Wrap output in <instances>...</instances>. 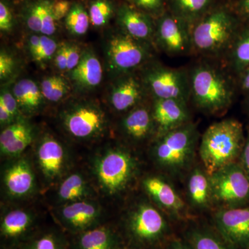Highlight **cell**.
Instances as JSON below:
<instances>
[{"label": "cell", "instance_id": "6da1fadb", "mask_svg": "<svg viewBox=\"0 0 249 249\" xmlns=\"http://www.w3.org/2000/svg\"><path fill=\"white\" fill-rule=\"evenodd\" d=\"M190 101L210 114L224 112L231 106L237 83L231 75L208 62H200L188 70Z\"/></svg>", "mask_w": 249, "mask_h": 249}, {"label": "cell", "instance_id": "7a4b0ae2", "mask_svg": "<svg viewBox=\"0 0 249 249\" xmlns=\"http://www.w3.org/2000/svg\"><path fill=\"white\" fill-rule=\"evenodd\" d=\"M246 136L240 121L227 119L213 124L199 141V155L209 175L237 162L245 145Z\"/></svg>", "mask_w": 249, "mask_h": 249}, {"label": "cell", "instance_id": "3957f363", "mask_svg": "<svg viewBox=\"0 0 249 249\" xmlns=\"http://www.w3.org/2000/svg\"><path fill=\"white\" fill-rule=\"evenodd\" d=\"M241 29L227 10L206 14L191 26L193 52L208 58L225 57Z\"/></svg>", "mask_w": 249, "mask_h": 249}, {"label": "cell", "instance_id": "277c9868", "mask_svg": "<svg viewBox=\"0 0 249 249\" xmlns=\"http://www.w3.org/2000/svg\"><path fill=\"white\" fill-rule=\"evenodd\" d=\"M196 124L191 122L156 137L152 155L156 164L173 176L190 171L199 143Z\"/></svg>", "mask_w": 249, "mask_h": 249}, {"label": "cell", "instance_id": "5b68a950", "mask_svg": "<svg viewBox=\"0 0 249 249\" xmlns=\"http://www.w3.org/2000/svg\"><path fill=\"white\" fill-rule=\"evenodd\" d=\"M106 55L109 71L119 77L142 70L149 63L152 57V45L135 40L119 30L108 37Z\"/></svg>", "mask_w": 249, "mask_h": 249}, {"label": "cell", "instance_id": "8992f818", "mask_svg": "<svg viewBox=\"0 0 249 249\" xmlns=\"http://www.w3.org/2000/svg\"><path fill=\"white\" fill-rule=\"evenodd\" d=\"M126 231L134 245L147 248L164 242L170 235V227L161 211L150 203L141 202L129 213Z\"/></svg>", "mask_w": 249, "mask_h": 249}, {"label": "cell", "instance_id": "52a82bcc", "mask_svg": "<svg viewBox=\"0 0 249 249\" xmlns=\"http://www.w3.org/2000/svg\"><path fill=\"white\" fill-rule=\"evenodd\" d=\"M139 76L152 99H177L189 102L188 70L150 62L142 67Z\"/></svg>", "mask_w": 249, "mask_h": 249}, {"label": "cell", "instance_id": "ba28073f", "mask_svg": "<svg viewBox=\"0 0 249 249\" xmlns=\"http://www.w3.org/2000/svg\"><path fill=\"white\" fill-rule=\"evenodd\" d=\"M213 206L218 209L243 207L249 203V178L238 161L210 175Z\"/></svg>", "mask_w": 249, "mask_h": 249}, {"label": "cell", "instance_id": "9c48e42d", "mask_svg": "<svg viewBox=\"0 0 249 249\" xmlns=\"http://www.w3.org/2000/svg\"><path fill=\"white\" fill-rule=\"evenodd\" d=\"M62 124L69 134L79 140H90L102 135L106 128V114L95 102L72 103L62 112Z\"/></svg>", "mask_w": 249, "mask_h": 249}, {"label": "cell", "instance_id": "30bf717a", "mask_svg": "<svg viewBox=\"0 0 249 249\" xmlns=\"http://www.w3.org/2000/svg\"><path fill=\"white\" fill-rule=\"evenodd\" d=\"M136 170L135 160L122 149H113L106 152L96 164L98 181L110 194L124 191L133 179Z\"/></svg>", "mask_w": 249, "mask_h": 249}, {"label": "cell", "instance_id": "8fae6325", "mask_svg": "<svg viewBox=\"0 0 249 249\" xmlns=\"http://www.w3.org/2000/svg\"><path fill=\"white\" fill-rule=\"evenodd\" d=\"M153 45L168 56H183L191 53V24L172 13L161 15L155 22Z\"/></svg>", "mask_w": 249, "mask_h": 249}, {"label": "cell", "instance_id": "7c38bea8", "mask_svg": "<svg viewBox=\"0 0 249 249\" xmlns=\"http://www.w3.org/2000/svg\"><path fill=\"white\" fill-rule=\"evenodd\" d=\"M213 222L216 231L229 244L249 249V206L218 209Z\"/></svg>", "mask_w": 249, "mask_h": 249}, {"label": "cell", "instance_id": "4fadbf2b", "mask_svg": "<svg viewBox=\"0 0 249 249\" xmlns=\"http://www.w3.org/2000/svg\"><path fill=\"white\" fill-rule=\"evenodd\" d=\"M142 187L152 200L169 217L181 219L188 216L187 204L169 180L152 175L144 178Z\"/></svg>", "mask_w": 249, "mask_h": 249}, {"label": "cell", "instance_id": "5bb4252c", "mask_svg": "<svg viewBox=\"0 0 249 249\" xmlns=\"http://www.w3.org/2000/svg\"><path fill=\"white\" fill-rule=\"evenodd\" d=\"M147 92L140 76L134 73L119 76L111 86L109 101L113 109L126 112L142 105Z\"/></svg>", "mask_w": 249, "mask_h": 249}, {"label": "cell", "instance_id": "9a60e30c", "mask_svg": "<svg viewBox=\"0 0 249 249\" xmlns=\"http://www.w3.org/2000/svg\"><path fill=\"white\" fill-rule=\"evenodd\" d=\"M116 16L120 30L135 40L153 45L155 23L150 15L124 4L117 9Z\"/></svg>", "mask_w": 249, "mask_h": 249}, {"label": "cell", "instance_id": "2e32d148", "mask_svg": "<svg viewBox=\"0 0 249 249\" xmlns=\"http://www.w3.org/2000/svg\"><path fill=\"white\" fill-rule=\"evenodd\" d=\"M152 112L157 136L162 135L191 122L188 103L177 99L153 100Z\"/></svg>", "mask_w": 249, "mask_h": 249}, {"label": "cell", "instance_id": "e0dca14e", "mask_svg": "<svg viewBox=\"0 0 249 249\" xmlns=\"http://www.w3.org/2000/svg\"><path fill=\"white\" fill-rule=\"evenodd\" d=\"M103 68L99 59L91 49L83 51L81 60L76 68L68 72L71 87L85 93L97 88L103 80Z\"/></svg>", "mask_w": 249, "mask_h": 249}, {"label": "cell", "instance_id": "ac0fdd59", "mask_svg": "<svg viewBox=\"0 0 249 249\" xmlns=\"http://www.w3.org/2000/svg\"><path fill=\"white\" fill-rule=\"evenodd\" d=\"M100 214L97 205L83 200L70 202L62 207L60 212L63 225L71 231L78 233L92 229Z\"/></svg>", "mask_w": 249, "mask_h": 249}, {"label": "cell", "instance_id": "d6986e66", "mask_svg": "<svg viewBox=\"0 0 249 249\" xmlns=\"http://www.w3.org/2000/svg\"><path fill=\"white\" fill-rule=\"evenodd\" d=\"M121 128L129 140L136 142L157 136V126L151 108L140 105L127 111L121 121Z\"/></svg>", "mask_w": 249, "mask_h": 249}, {"label": "cell", "instance_id": "ffe728a7", "mask_svg": "<svg viewBox=\"0 0 249 249\" xmlns=\"http://www.w3.org/2000/svg\"><path fill=\"white\" fill-rule=\"evenodd\" d=\"M187 178L186 194L188 204L196 211H206L213 206L210 175L204 167L191 168Z\"/></svg>", "mask_w": 249, "mask_h": 249}, {"label": "cell", "instance_id": "44dd1931", "mask_svg": "<svg viewBox=\"0 0 249 249\" xmlns=\"http://www.w3.org/2000/svg\"><path fill=\"white\" fill-rule=\"evenodd\" d=\"M23 18L28 29L36 34L53 36L56 22L52 11V0H34L23 9Z\"/></svg>", "mask_w": 249, "mask_h": 249}, {"label": "cell", "instance_id": "7402d4cb", "mask_svg": "<svg viewBox=\"0 0 249 249\" xmlns=\"http://www.w3.org/2000/svg\"><path fill=\"white\" fill-rule=\"evenodd\" d=\"M37 162L47 179L60 176L65 163V152L61 143L49 135H46L39 144Z\"/></svg>", "mask_w": 249, "mask_h": 249}, {"label": "cell", "instance_id": "603a6c76", "mask_svg": "<svg viewBox=\"0 0 249 249\" xmlns=\"http://www.w3.org/2000/svg\"><path fill=\"white\" fill-rule=\"evenodd\" d=\"M34 132L30 124L18 120L6 126L0 134V149L3 155L16 156L22 153L32 142Z\"/></svg>", "mask_w": 249, "mask_h": 249}, {"label": "cell", "instance_id": "cb8c5ba5", "mask_svg": "<svg viewBox=\"0 0 249 249\" xmlns=\"http://www.w3.org/2000/svg\"><path fill=\"white\" fill-rule=\"evenodd\" d=\"M34 175L27 160H19L12 163L4 174V185L11 196L22 197L34 189Z\"/></svg>", "mask_w": 249, "mask_h": 249}, {"label": "cell", "instance_id": "d4e9b609", "mask_svg": "<svg viewBox=\"0 0 249 249\" xmlns=\"http://www.w3.org/2000/svg\"><path fill=\"white\" fill-rule=\"evenodd\" d=\"M17 100L21 112L27 115L36 114L44 104L45 98L40 87L31 79H21L15 83L11 89Z\"/></svg>", "mask_w": 249, "mask_h": 249}, {"label": "cell", "instance_id": "484cf974", "mask_svg": "<svg viewBox=\"0 0 249 249\" xmlns=\"http://www.w3.org/2000/svg\"><path fill=\"white\" fill-rule=\"evenodd\" d=\"M34 218L24 210L10 211L1 219V236L7 241L16 242L20 240L31 230Z\"/></svg>", "mask_w": 249, "mask_h": 249}, {"label": "cell", "instance_id": "4316f807", "mask_svg": "<svg viewBox=\"0 0 249 249\" xmlns=\"http://www.w3.org/2000/svg\"><path fill=\"white\" fill-rule=\"evenodd\" d=\"M76 249H119L117 236L110 228L93 227L80 232Z\"/></svg>", "mask_w": 249, "mask_h": 249}, {"label": "cell", "instance_id": "83f0119b", "mask_svg": "<svg viewBox=\"0 0 249 249\" xmlns=\"http://www.w3.org/2000/svg\"><path fill=\"white\" fill-rule=\"evenodd\" d=\"M229 71L239 76L249 67V26L242 28L227 55Z\"/></svg>", "mask_w": 249, "mask_h": 249}, {"label": "cell", "instance_id": "f1b7e54d", "mask_svg": "<svg viewBox=\"0 0 249 249\" xmlns=\"http://www.w3.org/2000/svg\"><path fill=\"white\" fill-rule=\"evenodd\" d=\"M186 240L193 249H235L219 235L203 227H191L187 231Z\"/></svg>", "mask_w": 249, "mask_h": 249}, {"label": "cell", "instance_id": "f546056e", "mask_svg": "<svg viewBox=\"0 0 249 249\" xmlns=\"http://www.w3.org/2000/svg\"><path fill=\"white\" fill-rule=\"evenodd\" d=\"M212 0H170L172 14L193 25L205 16Z\"/></svg>", "mask_w": 249, "mask_h": 249}, {"label": "cell", "instance_id": "4dcf8cb0", "mask_svg": "<svg viewBox=\"0 0 249 249\" xmlns=\"http://www.w3.org/2000/svg\"><path fill=\"white\" fill-rule=\"evenodd\" d=\"M89 191L84 178L79 174H72L62 181L58 194L60 200L70 203L83 200L88 196Z\"/></svg>", "mask_w": 249, "mask_h": 249}, {"label": "cell", "instance_id": "1f68e13d", "mask_svg": "<svg viewBox=\"0 0 249 249\" xmlns=\"http://www.w3.org/2000/svg\"><path fill=\"white\" fill-rule=\"evenodd\" d=\"M40 87L45 99L52 103L60 102L66 98L72 88L68 79L58 75L46 77Z\"/></svg>", "mask_w": 249, "mask_h": 249}, {"label": "cell", "instance_id": "d6a6232c", "mask_svg": "<svg viewBox=\"0 0 249 249\" xmlns=\"http://www.w3.org/2000/svg\"><path fill=\"white\" fill-rule=\"evenodd\" d=\"M65 23L67 30L72 35H84L89 27V13L81 3H73L65 18Z\"/></svg>", "mask_w": 249, "mask_h": 249}, {"label": "cell", "instance_id": "836d02e7", "mask_svg": "<svg viewBox=\"0 0 249 249\" xmlns=\"http://www.w3.org/2000/svg\"><path fill=\"white\" fill-rule=\"evenodd\" d=\"M116 11L111 0H92L88 9L90 22L96 28L105 27L116 16Z\"/></svg>", "mask_w": 249, "mask_h": 249}, {"label": "cell", "instance_id": "e575fe53", "mask_svg": "<svg viewBox=\"0 0 249 249\" xmlns=\"http://www.w3.org/2000/svg\"><path fill=\"white\" fill-rule=\"evenodd\" d=\"M23 249H67V245L61 235L48 232L34 237Z\"/></svg>", "mask_w": 249, "mask_h": 249}, {"label": "cell", "instance_id": "d590c367", "mask_svg": "<svg viewBox=\"0 0 249 249\" xmlns=\"http://www.w3.org/2000/svg\"><path fill=\"white\" fill-rule=\"evenodd\" d=\"M58 47L56 41L52 38L51 36L40 34V45L31 59L37 65L45 67L53 58Z\"/></svg>", "mask_w": 249, "mask_h": 249}, {"label": "cell", "instance_id": "8d00e7d4", "mask_svg": "<svg viewBox=\"0 0 249 249\" xmlns=\"http://www.w3.org/2000/svg\"><path fill=\"white\" fill-rule=\"evenodd\" d=\"M17 69L14 57L9 52L1 50L0 53V79L6 81L14 76Z\"/></svg>", "mask_w": 249, "mask_h": 249}, {"label": "cell", "instance_id": "74e56055", "mask_svg": "<svg viewBox=\"0 0 249 249\" xmlns=\"http://www.w3.org/2000/svg\"><path fill=\"white\" fill-rule=\"evenodd\" d=\"M0 103L4 105V107L11 113L15 121L19 120L20 109L18 106L17 100L15 98L14 93L11 90H9L8 88L1 89V94H0Z\"/></svg>", "mask_w": 249, "mask_h": 249}, {"label": "cell", "instance_id": "f35d334b", "mask_svg": "<svg viewBox=\"0 0 249 249\" xmlns=\"http://www.w3.org/2000/svg\"><path fill=\"white\" fill-rule=\"evenodd\" d=\"M14 18L9 4L4 1H0V30L1 32L9 33L13 30Z\"/></svg>", "mask_w": 249, "mask_h": 249}, {"label": "cell", "instance_id": "ab89813d", "mask_svg": "<svg viewBox=\"0 0 249 249\" xmlns=\"http://www.w3.org/2000/svg\"><path fill=\"white\" fill-rule=\"evenodd\" d=\"M83 53V51L82 52L81 49L77 44L67 43V73L76 68L81 60Z\"/></svg>", "mask_w": 249, "mask_h": 249}, {"label": "cell", "instance_id": "60d3db41", "mask_svg": "<svg viewBox=\"0 0 249 249\" xmlns=\"http://www.w3.org/2000/svg\"><path fill=\"white\" fill-rule=\"evenodd\" d=\"M137 8L147 14H160L163 6V0H133Z\"/></svg>", "mask_w": 249, "mask_h": 249}, {"label": "cell", "instance_id": "b9f144b4", "mask_svg": "<svg viewBox=\"0 0 249 249\" xmlns=\"http://www.w3.org/2000/svg\"><path fill=\"white\" fill-rule=\"evenodd\" d=\"M71 6V3L67 0H52V11L55 20H61L66 18Z\"/></svg>", "mask_w": 249, "mask_h": 249}, {"label": "cell", "instance_id": "7bdbcfd3", "mask_svg": "<svg viewBox=\"0 0 249 249\" xmlns=\"http://www.w3.org/2000/svg\"><path fill=\"white\" fill-rule=\"evenodd\" d=\"M53 63L55 67L60 71H67V44L59 45L55 55H54Z\"/></svg>", "mask_w": 249, "mask_h": 249}, {"label": "cell", "instance_id": "ee69618b", "mask_svg": "<svg viewBox=\"0 0 249 249\" xmlns=\"http://www.w3.org/2000/svg\"><path fill=\"white\" fill-rule=\"evenodd\" d=\"M238 162L249 178V129L246 136L245 145L242 149Z\"/></svg>", "mask_w": 249, "mask_h": 249}, {"label": "cell", "instance_id": "f6af8a7d", "mask_svg": "<svg viewBox=\"0 0 249 249\" xmlns=\"http://www.w3.org/2000/svg\"><path fill=\"white\" fill-rule=\"evenodd\" d=\"M237 78V88L241 92L249 95V67L242 72Z\"/></svg>", "mask_w": 249, "mask_h": 249}, {"label": "cell", "instance_id": "bcb514c9", "mask_svg": "<svg viewBox=\"0 0 249 249\" xmlns=\"http://www.w3.org/2000/svg\"><path fill=\"white\" fill-rule=\"evenodd\" d=\"M163 249H193L186 240L175 239L170 240Z\"/></svg>", "mask_w": 249, "mask_h": 249}, {"label": "cell", "instance_id": "7dc6e473", "mask_svg": "<svg viewBox=\"0 0 249 249\" xmlns=\"http://www.w3.org/2000/svg\"><path fill=\"white\" fill-rule=\"evenodd\" d=\"M239 11L242 16L249 19V0H242L239 4Z\"/></svg>", "mask_w": 249, "mask_h": 249}, {"label": "cell", "instance_id": "c3c4849f", "mask_svg": "<svg viewBox=\"0 0 249 249\" xmlns=\"http://www.w3.org/2000/svg\"><path fill=\"white\" fill-rule=\"evenodd\" d=\"M246 106H247V110L249 112V95H247V98H246Z\"/></svg>", "mask_w": 249, "mask_h": 249}, {"label": "cell", "instance_id": "681fc988", "mask_svg": "<svg viewBox=\"0 0 249 249\" xmlns=\"http://www.w3.org/2000/svg\"><path fill=\"white\" fill-rule=\"evenodd\" d=\"M127 1H132V2H133V0H127Z\"/></svg>", "mask_w": 249, "mask_h": 249}]
</instances>
